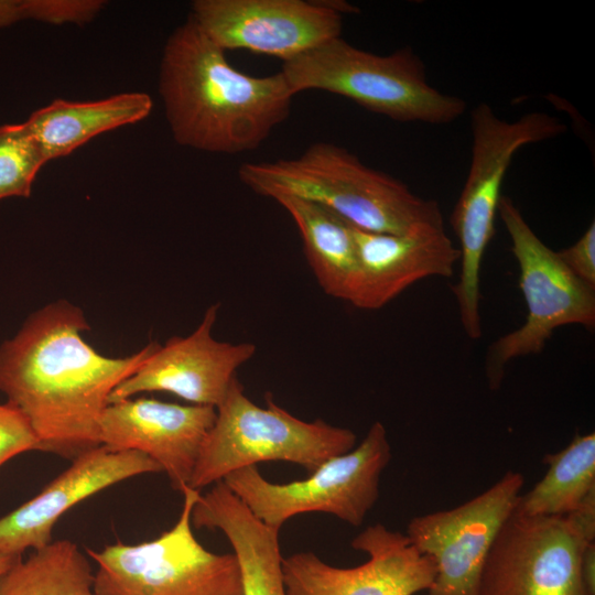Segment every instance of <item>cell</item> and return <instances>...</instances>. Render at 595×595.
<instances>
[{"mask_svg": "<svg viewBox=\"0 0 595 595\" xmlns=\"http://www.w3.org/2000/svg\"><path fill=\"white\" fill-rule=\"evenodd\" d=\"M84 312L61 300L32 313L0 345V391L29 420L39 451L73 461L100 445L99 422L113 389L159 345L106 357L82 337Z\"/></svg>", "mask_w": 595, "mask_h": 595, "instance_id": "obj_1", "label": "cell"}, {"mask_svg": "<svg viewBox=\"0 0 595 595\" xmlns=\"http://www.w3.org/2000/svg\"><path fill=\"white\" fill-rule=\"evenodd\" d=\"M159 91L178 144L223 154L257 149L289 117L294 96L281 71L236 69L191 17L165 43Z\"/></svg>", "mask_w": 595, "mask_h": 595, "instance_id": "obj_2", "label": "cell"}, {"mask_svg": "<svg viewBox=\"0 0 595 595\" xmlns=\"http://www.w3.org/2000/svg\"><path fill=\"white\" fill-rule=\"evenodd\" d=\"M238 176L261 196L313 202L366 231L405 234L444 227L436 201L415 195L402 181L367 166L334 143H313L294 159L244 163Z\"/></svg>", "mask_w": 595, "mask_h": 595, "instance_id": "obj_3", "label": "cell"}, {"mask_svg": "<svg viewBox=\"0 0 595 595\" xmlns=\"http://www.w3.org/2000/svg\"><path fill=\"white\" fill-rule=\"evenodd\" d=\"M281 73L293 95L328 91L396 121L446 125L466 110L463 98L430 85L411 47L378 55L338 36L284 62Z\"/></svg>", "mask_w": 595, "mask_h": 595, "instance_id": "obj_4", "label": "cell"}, {"mask_svg": "<svg viewBox=\"0 0 595 595\" xmlns=\"http://www.w3.org/2000/svg\"><path fill=\"white\" fill-rule=\"evenodd\" d=\"M355 444L351 430L321 419H299L278 405L271 393L266 394V407L258 405L236 377L216 408L188 487L201 490L234 470L269 461L293 463L310 474Z\"/></svg>", "mask_w": 595, "mask_h": 595, "instance_id": "obj_5", "label": "cell"}, {"mask_svg": "<svg viewBox=\"0 0 595 595\" xmlns=\"http://www.w3.org/2000/svg\"><path fill=\"white\" fill-rule=\"evenodd\" d=\"M472 160L467 177L451 215L459 241V277L452 286L457 307L476 312L480 301V269L495 236L501 186L511 161L521 148L554 139L566 131L558 117L531 111L513 121L501 119L486 102L470 112Z\"/></svg>", "mask_w": 595, "mask_h": 595, "instance_id": "obj_6", "label": "cell"}, {"mask_svg": "<svg viewBox=\"0 0 595 595\" xmlns=\"http://www.w3.org/2000/svg\"><path fill=\"white\" fill-rule=\"evenodd\" d=\"M182 495L177 521L158 538L86 549L96 563V595H242L236 555L208 551L194 534L191 516L201 490L187 487Z\"/></svg>", "mask_w": 595, "mask_h": 595, "instance_id": "obj_7", "label": "cell"}, {"mask_svg": "<svg viewBox=\"0 0 595 595\" xmlns=\"http://www.w3.org/2000/svg\"><path fill=\"white\" fill-rule=\"evenodd\" d=\"M391 459L385 425L376 421L357 447L334 456L305 479L272 483L257 465L234 470L224 484L264 524L281 530L306 512H324L360 526L379 497L380 477Z\"/></svg>", "mask_w": 595, "mask_h": 595, "instance_id": "obj_8", "label": "cell"}, {"mask_svg": "<svg viewBox=\"0 0 595 595\" xmlns=\"http://www.w3.org/2000/svg\"><path fill=\"white\" fill-rule=\"evenodd\" d=\"M497 213L511 240L528 312L519 328L499 337L488 349L486 376L493 390L500 387L510 360L541 353L556 328L595 326V289L575 277L558 252L538 237L510 197L501 195Z\"/></svg>", "mask_w": 595, "mask_h": 595, "instance_id": "obj_9", "label": "cell"}, {"mask_svg": "<svg viewBox=\"0 0 595 595\" xmlns=\"http://www.w3.org/2000/svg\"><path fill=\"white\" fill-rule=\"evenodd\" d=\"M595 536L570 516L527 517L515 510L486 559L479 595H591L581 576Z\"/></svg>", "mask_w": 595, "mask_h": 595, "instance_id": "obj_10", "label": "cell"}, {"mask_svg": "<svg viewBox=\"0 0 595 595\" xmlns=\"http://www.w3.org/2000/svg\"><path fill=\"white\" fill-rule=\"evenodd\" d=\"M523 484L521 473L509 470L468 501L410 520L405 536L435 565L428 595H479L486 559Z\"/></svg>", "mask_w": 595, "mask_h": 595, "instance_id": "obj_11", "label": "cell"}, {"mask_svg": "<svg viewBox=\"0 0 595 595\" xmlns=\"http://www.w3.org/2000/svg\"><path fill=\"white\" fill-rule=\"evenodd\" d=\"M351 548L368 560L354 567H337L312 552L282 560L288 595H415L428 591L435 576L433 560L399 532L381 523L357 534Z\"/></svg>", "mask_w": 595, "mask_h": 595, "instance_id": "obj_12", "label": "cell"}, {"mask_svg": "<svg viewBox=\"0 0 595 595\" xmlns=\"http://www.w3.org/2000/svg\"><path fill=\"white\" fill-rule=\"evenodd\" d=\"M190 17L227 50H248L284 62L340 36L343 17L316 1L196 0Z\"/></svg>", "mask_w": 595, "mask_h": 595, "instance_id": "obj_13", "label": "cell"}, {"mask_svg": "<svg viewBox=\"0 0 595 595\" xmlns=\"http://www.w3.org/2000/svg\"><path fill=\"white\" fill-rule=\"evenodd\" d=\"M219 304L206 310L199 325L185 337L160 344L145 361L111 392L109 403L142 392L164 391L192 404L217 408L224 400L237 370L256 354L249 342L216 339L213 327Z\"/></svg>", "mask_w": 595, "mask_h": 595, "instance_id": "obj_14", "label": "cell"}, {"mask_svg": "<svg viewBox=\"0 0 595 595\" xmlns=\"http://www.w3.org/2000/svg\"><path fill=\"white\" fill-rule=\"evenodd\" d=\"M216 419V408L177 404L156 399H125L109 403L99 422L100 445L111 451H139L165 472L181 494L190 480Z\"/></svg>", "mask_w": 595, "mask_h": 595, "instance_id": "obj_15", "label": "cell"}, {"mask_svg": "<svg viewBox=\"0 0 595 595\" xmlns=\"http://www.w3.org/2000/svg\"><path fill=\"white\" fill-rule=\"evenodd\" d=\"M36 496L0 518V553L23 554L52 540L61 517L87 498L134 476L162 472L139 451H111L102 445L73 461Z\"/></svg>", "mask_w": 595, "mask_h": 595, "instance_id": "obj_16", "label": "cell"}, {"mask_svg": "<svg viewBox=\"0 0 595 595\" xmlns=\"http://www.w3.org/2000/svg\"><path fill=\"white\" fill-rule=\"evenodd\" d=\"M350 226L358 258L357 290L350 303L355 307L381 309L420 280L452 277L459 262V249L444 227L387 234Z\"/></svg>", "mask_w": 595, "mask_h": 595, "instance_id": "obj_17", "label": "cell"}, {"mask_svg": "<svg viewBox=\"0 0 595 595\" xmlns=\"http://www.w3.org/2000/svg\"><path fill=\"white\" fill-rule=\"evenodd\" d=\"M191 520L193 528L225 534L239 563L242 595H288L280 531L257 519L223 480L199 495Z\"/></svg>", "mask_w": 595, "mask_h": 595, "instance_id": "obj_18", "label": "cell"}, {"mask_svg": "<svg viewBox=\"0 0 595 595\" xmlns=\"http://www.w3.org/2000/svg\"><path fill=\"white\" fill-rule=\"evenodd\" d=\"M145 93H121L96 101L55 99L25 121L48 161L69 155L100 133L145 119L152 110Z\"/></svg>", "mask_w": 595, "mask_h": 595, "instance_id": "obj_19", "label": "cell"}, {"mask_svg": "<svg viewBox=\"0 0 595 595\" xmlns=\"http://www.w3.org/2000/svg\"><path fill=\"white\" fill-rule=\"evenodd\" d=\"M274 201L299 228L304 255L322 290L351 303L358 283V258L350 224L306 199L279 196Z\"/></svg>", "mask_w": 595, "mask_h": 595, "instance_id": "obj_20", "label": "cell"}, {"mask_svg": "<svg viewBox=\"0 0 595 595\" xmlns=\"http://www.w3.org/2000/svg\"><path fill=\"white\" fill-rule=\"evenodd\" d=\"M543 478L520 495L515 511L527 517L566 516L595 493V433L576 434L555 454H547Z\"/></svg>", "mask_w": 595, "mask_h": 595, "instance_id": "obj_21", "label": "cell"}, {"mask_svg": "<svg viewBox=\"0 0 595 595\" xmlns=\"http://www.w3.org/2000/svg\"><path fill=\"white\" fill-rule=\"evenodd\" d=\"M0 595H96L88 555L71 540L52 541L0 577Z\"/></svg>", "mask_w": 595, "mask_h": 595, "instance_id": "obj_22", "label": "cell"}, {"mask_svg": "<svg viewBox=\"0 0 595 595\" xmlns=\"http://www.w3.org/2000/svg\"><path fill=\"white\" fill-rule=\"evenodd\" d=\"M46 162L26 122L0 126V201L30 197L35 176Z\"/></svg>", "mask_w": 595, "mask_h": 595, "instance_id": "obj_23", "label": "cell"}, {"mask_svg": "<svg viewBox=\"0 0 595 595\" xmlns=\"http://www.w3.org/2000/svg\"><path fill=\"white\" fill-rule=\"evenodd\" d=\"M101 0H24L25 20L53 25L91 22L104 8Z\"/></svg>", "mask_w": 595, "mask_h": 595, "instance_id": "obj_24", "label": "cell"}, {"mask_svg": "<svg viewBox=\"0 0 595 595\" xmlns=\"http://www.w3.org/2000/svg\"><path fill=\"white\" fill-rule=\"evenodd\" d=\"M29 451H39V440L29 420L12 403L0 402V467Z\"/></svg>", "mask_w": 595, "mask_h": 595, "instance_id": "obj_25", "label": "cell"}, {"mask_svg": "<svg viewBox=\"0 0 595 595\" xmlns=\"http://www.w3.org/2000/svg\"><path fill=\"white\" fill-rule=\"evenodd\" d=\"M566 268L580 280L595 289V223L570 247L556 251Z\"/></svg>", "mask_w": 595, "mask_h": 595, "instance_id": "obj_26", "label": "cell"}, {"mask_svg": "<svg viewBox=\"0 0 595 595\" xmlns=\"http://www.w3.org/2000/svg\"><path fill=\"white\" fill-rule=\"evenodd\" d=\"M581 576L591 595H595V542L588 543L581 556Z\"/></svg>", "mask_w": 595, "mask_h": 595, "instance_id": "obj_27", "label": "cell"}, {"mask_svg": "<svg viewBox=\"0 0 595 595\" xmlns=\"http://www.w3.org/2000/svg\"><path fill=\"white\" fill-rule=\"evenodd\" d=\"M25 20L24 0H0V29Z\"/></svg>", "mask_w": 595, "mask_h": 595, "instance_id": "obj_28", "label": "cell"}, {"mask_svg": "<svg viewBox=\"0 0 595 595\" xmlns=\"http://www.w3.org/2000/svg\"><path fill=\"white\" fill-rule=\"evenodd\" d=\"M316 2L342 17L343 14H353L359 12L358 8L343 0H316Z\"/></svg>", "mask_w": 595, "mask_h": 595, "instance_id": "obj_29", "label": "cell"}, {"mask_svg": "<svg viewBox=\"0 0 595 595\" xmlns=\"http://www.w3.org/2000/svg\"><path fill=\"white\" fill-rule=\"evenodd\" d=\"M21 559V554L0 553V577Z\"/></svg>", "mask_w": 595, "mask_h": 595, "instance_id": "obj_30", "label": "cell"}]
</instances>
